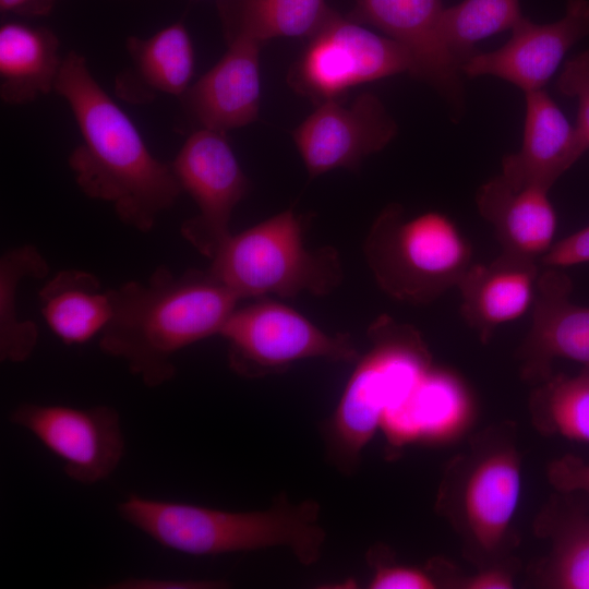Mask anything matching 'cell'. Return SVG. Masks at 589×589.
I'll use <instances>...</instances> for the list:
<instances>
[{
	"mask_svg": "<svg viewBox=\"0 0 589 589\" xmlns=\"http://www.w3.org/2000/svg\"><path fill=\"white\" fill-rule=\"evenodd\" d=\"M55 92L68 103L81 134L68 158L79 189L92 200L111 204L124 226L149 232L183 192L171 164L151 153L83 55L71 50L63 56Z\"/></svg>",
	"mask_w": 589,
	"mask_h": 589,
	"instance_id": "1",
	"label": "cell"
},
{
	"mask_svg": "<svg viewBox=\"0 0 589 589\" xmlns=\"http://www.w3.org/2000/svg\"><path fill=\"white\" fill-rule=\"evenodd\" d=\"M111 316L99 334L100 350L125 362L148 387L170 382L175 356L219 335L240 299L209 269L175 274L158 266L145 281L109 289Z\"/></svg>",
	"mask_w": 589,
	"mask_h": 589,
	"instance_id": "2",
	"label": "cell"
},
{
	"mask_svg": "<svg viewBox=\"0 0 589 589\" xmlns=\"http://www.w3.org/2000/svg\"><path fill=\"white\" fill-rule=\"evenodd\" d=\"M316 501L291 503L285 492L263 510L230 512L131 494L119 516L159 545L194 556L285 546L303 565L316 563L326 533Z\"/></svg>",
	"mask_w": 589,
	"mask_h": 589,
	"instance_id": "3",
	"label": "cell"
},
{
	"mask_svg": "<svg viewBox=\"0 0 589 589\" xmlns=\"http://www.w3.org/2000/svg\"><path fill=\"white\" fill-rule=\"evenodd\" d=\"M365 262L390 298L414 305L434 302L472 265V248L447 215L431 211L406 217L385 207L363 242Z\"/></svg>",
	"mask_w": 589,
	"mask_h": 589,
	"instance_id": "4",
	"label": "cell"
},
{
	"mask_svg": "<svg viewBox=\"0 0 589 589\" xmlns=\"http://www.w3.org/2000/svg\"><path fill=\"white\" fill-rule=\"evenodd\" d=\"M211 261L209 272L240 300L326 296L344 277L335 249L305 247L302 217L292 208L231 233Z\"/></svg>",
	"mask_w": 589,
	"mask_h": 589,
	"instance_id": "5",
	"label": "cell"
},
{
	"mask_svg": "<svg viewBox=\"0 0 589 589\" xmlns=\"http://www.w3.org/2000/svg\"><path fill=\"white\" fill-rule=\"evenodd\" d=\"M512 429H491L448 466L436 506L459 532L470 560L502 554L521 492V459Z\"/></svg>",
	"mask_w": 589,
	"mask_h": 589,
	"instance_id": "6",
	"label": "cell"
},
{
	"mask_svg": "<svg viewBox=\"0 0 589 589\" xmlns=\"http://www.w3.org/2000/svg\"><path fill=\"white\" fill-rule=\"evenodd\" d=\"M219 336L228 344L230 369L245 378L281 372L304 359H359L349 334H328L297 310L267 297L237 306Z\"/></svg>",
	"mask_w": 589,
	"mask_h": 589,
	"instance_id": "7",
	"label": "cell"
},
{
	"mask_svg": "<svg viewBox=\"0 0 589 589\" xmlns=\"http://www.w3.org/2000/svg\"><path fill=\"white\" fill-rule=\"evenodd\" d=\"M413 70V60L402 45L334 11L309 38L289 83L321 104L340 100L350 87L401 73L412 75Z\"/></svg>",
	"mask_w": 589,
	"mask_h": 589,
	"instance_id": "8",
	"label": "cell"
},
{
	"mask_svg": "<svg viewBox=\"0 0 589 589\" xmlns=\"http://www.w3.org/2000/svg\"><path fill=\"white\" fill-rule=\"evenodd\" d=\"M182 191L197 206L180 235L199 253L212 260L230 237L233 209L249 191L245 177L226 133L197 128L170 163Z\"/></svg>",
	"mask_w": 589,
	"mask_h": 589,
	"instance_id": "9",
	"label": "cell"
},
{
	"mask_svg": "<svg viewBox=\"0 0 589 589\" xmlns=\"http://www.w3.org/2000/svg\"><path fill=\"white\" fill-rule=\"evenodd\" d=\"M10 421L36 437L59 458L65 474L81 484L107 479L124 455L120 414L108 405L22 402L11 411Z\"/></svg>",
	"mask_w": 589,
	"mask_h": 589,
	"instance_id": "10",
	"label": "cell"
},
{
	"mask_svg": "<svg viewBox=\"0 0 589 589\" xmlns=\"http://www.w3.org/2000/svg\"><path fill=\"white\" fill-rule=\"evenodd\" d=\"M397 125L372 93L349 105L332 99L318 104L293 132L292 139L311 178L336 168L356 170L362 159L383 149Z\"/></svg>",
	"mask_w": 589,
	"mask_h": 589,
	"instance_id": "11",
	"label": "cell"
},
{
	"mask_svg": "<svg viewBox=\"0 0 589 589\" xmlns=\"http://www.w3.org/2000/svg\"><path fill=\"white\" fill-rule=\"evenodd\" d=\"M587 36L589 0H568L563 17L537 24L524 16L507 43L493 51L476 52L460 72L469 77L495 76L524 93L542 89L568 50Z\"/></svg>",
	"mask_w": 589,
	"mask_h": 589,
	"instance_id": "12",
	"label": "cell"
},
{
	"mask_svg": "<svg viewBox=\"0 0 589 589\" xmlns=\"http://www.w3.org/2000/svg\"><path fill=\"white\" fill-rule=\"evenodd\" d=\"M443 9L442 0H357L348 17L374 26L402 45L413 60L412 75L460 109L461 73L438 36Z\"/></svg>",
	"mask_w": 589,
	"mask_h": 589,
	"instance_id": "13",
	"label": "cell"
},
{
	"mask_svg": "<svg viewBox=\"0 0 589 589\" xmlns=\"http://www.w3.org/2000/svg\"><path fill=\"white\" fill-rule=\"evenodd\" d=\"M570 291L561 268L541 267L530 328L517 353L524 380L543 381L556 358L589 366V308L570 302Z\"/></svg>",
	"mask_w": 589,
	"mask_h": 589,
	"instance_id": "14",
	"label": "cell"
},
{
	"mask_svg": "<svg viewBox=\"0 0 589 589\" xmlns=\"http://www.w3.org/2000/svg\"><path fill=\"white\" fill-rule=\"evenodd\" d=\"M227 45L221 59L179 97L184 115L197 128L223 133L255 121L261 100L262 46L249 40Z\"/></svg>",
	"mask_w": 589,
	"mask_h": 589,
	"instance_id": "15",
	"label": "cell"
},
{
	"mask_svg": "<svg viewBox=\"0 0 589 589\" xmlns=\"http://www.w3.org/2000/svg\"><path fill=\"white\" fill-rule=\"evenodd\" d=\"M359 358L339 402L324 426L329 461L345 474L352 473L362 450L381 426L390 397V378L382 346L370 339Z\"/></svg>",
	"mask_w": 589,
	"mask_h": 589,
	"instance_id": "16",
	"label": "cell"
},
{
	"mask_svg": "<svg viewBox=\"0 0 589 589\" xmlns=\"http://www.w3.org/2000/svg\"><path fill=\"white\" fill-rule=\"evenodd\" d=\"M525 97L521 146L503 158L500 176L514 187L538 185L550 191L588 148L543 88L525 93Z\"/></svg>",
	"mask_w": 589,
	"mask_h": 589,
	"instance_id": "17",
	"label": "cell"
},
{
	"mask_svg": "<svg viewBox=\"0 0 589 589\" xmlns=\"http://www.w3.org/2000/svg\"><path fill=\"white\" fill-rule=\"evenodd\" d=\"M541 266L502 252L488 264L472 263L457 285L460 314L484 344L504 324L531 311Z\"/></svg>",
	"mask_w": 589,
	"mask_h": 589,
	"instance_id": "18",
	"label": "cell"
},
{
	"mask_svg": "<svg viewBox=\"0 0 589 589\" xmlns=\"http://www.w3.org/2000/svg\"><path fill=\"white\" fill-rule=\"evenodd\" d=\"M473 400L464 381L433 364L398 408L381 421L388 444L443 443L459 436L470 424Z\"/></svg>",
	"mask_w": 589,
	"mask_h": 589,
	"instance_id": "19",
	"label": "cell"
},
{
	"mask_svg": "<svg viewBox=\"0 0 589 589\" xmlns=\"http://www.w3.org/2000/svg\"><path fill=\"white\" fill-rule=\"evenodd\" d=\"M476 203L502 252L539 263L554 244L557 218L549 190L514 187L497 175L479 188Z\"/></svg>",
	"mask_w": 589,
	"mask_h": 589,
	"instance_id": "20",
	"label": "cell"
},
{
	"mask_svg": "<svg viewBox=\"0 0 589 589\" xmlns=\"http://www.w3.org/2000/svg\"><path fill=\"white\" fill-rule=\"evenodd\" d=\"M125 50L130 64L115 77L117 97L132 105H145L159 95L180 97L191 85L194 73V49L181 21L154 35L129 36Z\"/></svg>",
	"mask_w": 589,
	"mask_h": 589,
	"instance_id": "21",
	"label": "cell"
},
{
	"mask_svg": "<svg viewBox=\"0 0 589 589\" xmlns=\"http://www.w3.org/2000/svg\"><path fill=\"white\" fill-rule=\"evenodd\" d=\"M60 40L48 27L5 22L0 27V98L25 105L55 91Z\"/></svg>",
	"mask_w": 589,
	"mask_h": 589,
	"instance_id": "22",
	"label": "cell"
},
{
	"mask_svg": "<svg viewBox=\"0 0 589 589\" xmlns=\"http://www.w3.org/2000/svg\"><path fill=\"white\" fill-rule=\"evenodd\" d=\"M45 322L65 345H81L99 335L110 320L109 289L83 269H62L38 291Z\"/></svg>",
	"mask_w": 589,
	"mask_h": 589,
	"instance_id": "23",
	"label": "cell"
},
{
	"mask_svg": "<svg viewBox=\"0 0 589 589\" xmlns=\"http://www.w3.org/2000/svg\"><path fill=\"white\" fill-rule=\"evenodd\" d=\"M227 44L263 46L276 37H312L333 10L325 0H216Z\"/></svg>",
	"mask_w": 589,
	"mask_h": 589,
	"instance_id": "24",
	"label": "cell"
},
{
	"mask_svg": "<svg viewBox=\"0 0 589 589\" xmlns=\"http://www.w3.org/2000/svg\"><path fill=\"white\" fill-rule=\"evenodd\" d=\"M49 264L33 244L24 243L5 251L0 257V359L3 362L26 361L38 342L37 325L17 313V289L26 279L48 275Z\"/></svg>",
	"mask_w": 589,
	"mask_h": 589,
	"instance_id": "25",
	"label": "cell"
},
{
	"mask_svg": "<svg viewBox=\"0 0 589 589\" xmlns=\"http://www.w3.org/2000/svg\"><path fill=\"white\" fill-rule=\"evenodd\" d=\"M537 532L551 540L549 555L538 570L540 584L555 589H589V515L548 507L539 516Z\"/></svg>",
	"mask_w": 589,
	"mask_h": 589,
	"instance_id": "26",
	"label": "cell"
},
{
	"mask_svg": "<svg viewBox=\"0 0 589 589\" xmlns=\"http://www.w3.org/2000/svg\"><path fill=\"white\" fill-rule=\"evenodd\" d=\"M529 411L539 431L589 443V366L576 375L551 373L537 383Z\"/></svg>",
	"mask_w": 589,
	"mask_h": 589,
	"instance_id": "27",
	"label": "cell"
},
{
	"mask_svg": "<svg viewBox=\"0 0 589 589\" xmlns=\"http://www.w3.org/2000/svg\"><path fill=\"white\" fill-rule=\"evenodd\" d=\"M524 17L518 0H462L444 8L438 23L441 43L461 65L477 51V43L512 31ZM461 73V72H460Z\"/></svg>",
	"mask_w": 589,
	"mask_h": 589,
	"instance_id": "28",
	"label": "cell"
},
{
	"mask_svg": "<svg viewBox=\"0 0 589 589\" xmlns=\"http://www.w3.org/2000/svg\"><path fill=\"white\" fill-rule=\"evenodd\" d=\"M556 87L563 95L578 99L576 129L589 149V49L565 62Z\"/></svg>",
	"mask_w": 589,
	"mask_h": 589,
	"instance_id": "29",
	"label": "cell"
},
{
	"mask_svg": "<svg viewBox=\"0 0 589 589\" xmlns=\"http://www.w3.org/2000/svg\"><path fill=\"white\" fill-rule=\"evenodd\" d=\"M373 575L368 584L370 589H434L438 582L436 577L424 568L399 565L380 560L372 555Z\"/></svg>",
	"mask_w": 589,
	"mask_h": 589,
	"instance_id": "30",
	"label": "cell"
},
{
	"mask_svg": "<svg viewBox=\"0 0 589 589\" xmlns=\"http://www.w3.org/2000/svg\"><path fill=\"white\" fill-rule=\"evenodd\" d=\"M549 483L564 494H589V462L574 455L552 460L546 468Z\"/></svg>",
	"mask_w": 589,
	"mask_h": 589,
	"instance_id": "31",
	"label": "cell"
},
{
	"mask_svg": "<svg viewBox=\"0 0 589 589\" xmlns=\"http://www.w3.org/2000/svg\"><path fill=\"white\" fill-rule=\"evenodd\" d=\"M589 262V226L554 243L539 260L541 267L564 268Z\"/></svg>",
	"mask_w": 589,
	"mask_h": 589,
	"instance_id": "32",
	"label": "cell"
},
{
	"mask_svg": "<svg viewBox=\"0 0 589 589\" xmlns=\"http://www.w3.org/2000/svg\"><path fill=\"white\" fill-rule=\"evenodd\" d=\"M228 582L218 579H176L156 577H127L108 588L110 589H220Z\"/></svg>",
	"mask_w": 589,
	"mask_h": 589,
	"instance_id": "33",
	"label": "cell"
},
{
	"mask_svg": "<svg viewBox=\"0 0 589 589\" xmlns=\"http://www.w3.org/2000/svg\"><path fill=\"white\" fill-rule=\"evenodd\" d=\"M465 589H510L514 587V575L507 568L498 565L481 567V569L458 581Z\"/></svg>",
	"mask_w": 589,
	"mask_h": 589,
	"instance_id": "34",
	"label": "cell"
},
{
	"mask_svg": "<svg viewBox=\"0 0 589 589\" xmlns=\"http://www.w3.org/2000/svg\"><path fill=\"white\" fill-rule=\"evenodd\" d=\"M59 0H0L2 14L39 17L51 13Z\"/></svg>",
	"mask_w": 589,
	"mask_h": 589,
	"instance_id": "35",
	"label": "cell"
}]
</instances>
